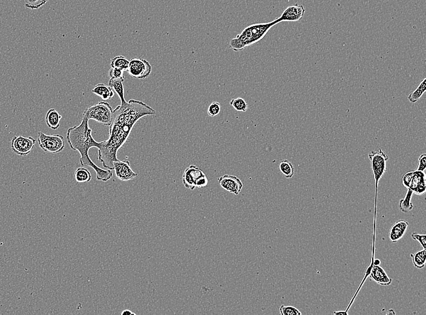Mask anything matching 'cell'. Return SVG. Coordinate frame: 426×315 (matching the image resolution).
I'll list each match as a JSON object with an SVG mask.
<instances>
[{
  "label": "cell",
  "instance_id": "obj_14",
  "mask_svg": "<svg viewBox=\"0 0 426 315\" xmlns=\"http://www.w3.org/2000/svg\"><path fill=\"white\" fill-rule=\"evenodd\" d=\"M409 222L405 220H400L392 225L389 231V239L393 243L400 240L405 236L409 227Z\"/></svg>",
  "mask_w": 426,
  "mask_h": 315
},
{
  "label": "cell",
  "instance_id": "obj_10",
  "mask_svg": "<svg viewBox=\"0 0 426 315\" xmlns=\"http://www.w3.org/2000/svg\"><path fill=\"white\" fill-rule=\"evenodd\" d=\"M36 139L32 136H15L11 141V149L15 154L24 157L34 148Z\"/></svg>",
  "mask_w": 426,
  "mask_h": 315
},
{
  "label": "cell",
  "instance_id": "obj_23",
  "mask_svg": "<svg viewBox=\"0 0 426 315\" xmlns=\"http://www.w3.org/2000/svg\"><path fill=\"white\" fill-rule=\"evenodd\" d=\"M130 60L126 58L124 56H117L111 61L110 66L111 68H117L123 71H127Z\"/></svg>",
  "mask_w": 426,
  "mask_h": 315
},
{
  "label": "cell",
  "instance_id": "obj_18",
  "mask_svg": "<svg viewBox=\"0 0 426 315\" xmlns=\"http://www.w3.org/2000/svg\"><path fill=\"white\" fill-rule=\"evenodd\" d=\"M92 93L102 98L105 101L111 100L114 96V92L112 90L110 86L105 84H98L92 90Z\"/></svg>",
  "mask_w": 426,
  "mask_h": 315
},
{
  "label": "cell",
  "instance_id": "obj_33",
  "mask_svg": "<svg viewBox=\"0 0 426 315\" xmlns=\"http://www.w3.org/2000/svg\"><path fill=\"white\" fill-rule=\"evenodd\" d=\"M333 315H347V312L341 311V312H334L333 313Z\"/></svg>",
  "mask_w": 426,
  "mask_h": 315
},
{
  "label": "cell",
  "instance_id": "obj_5",
  "mask_svg": "<svg viewBox=\"0 0 426 315\" xmlns=\"http://www.w3.org/2000/svg\"><path fill=\"white\" fill-rule=\"evenodd\" d=\"M182 183L185 188L193 191L196 188H203L208 185V179L203 171L195 165L190 166L185 170L182 176Z\"/></svg>",
  "mask_w": 426,
  "mask_h": 315
},
{
  "label": "cell",
  "instance_id": "obj_1",
  "mask_svg": "<svg viewBox=\"0 0 426 315\" xmlns=\"http://www.w3.org/2000/svg\"><path fill=\"white\" fill-rule=\"evenodd\" d=\"M156 114V110L150 105L135 100H130L115 108L109 137L107 140L103 141L98 149L99 160L105 168L114 169L113 163L119 161L117 158V152L127 141L136 122L143 117Z\"/></svg>",
  "mask_w": 426,
  "mask_h": 315
},
{
  "label": "cell",
  "instance_id": "obj_17",
  "mask_svg": "<svg viewBox=\"0 0 426 315\" xmlns=\"http://www.w3.org/2000/svg\"><path fill=\"white\" fill-rule=\"evenodd\" d=\"M61 119L62 116L55 108H50L46 113V124L47 126L53 130H57L60 127Z\"/></svg>",
  "mask_w": 426,
  "mask_h": 315
},
{
  "label": "cell",
  "instance_id": "obj_11",
  "mask_svg": "<svg viewBox=\"0 0 426 315\" xmlns=\"http://www.w3.org/2000/svg\"><path fill=\"white\" fill-rule=\"evenodd\" d=\"M218 183L226 191L235 195H239L243 188V183L234 175H225L218 179Z\"/></svg>",
  "mask_w": 426,
  "mask_h": 315
},
{
  "label": "cell",
  "instance_id": "obj_6",
  "mask_svg": "<svg viewBox=\"0 0 426 315\" xmlns=\"http://www.w3.org/2000/svg\"><path fill=\"white\" fill-rule=\"evenodd\" d=\"M371 161V169L377 188L378 183L385 175L387 171V162L389 160L388 155L380 148L378 151H372L368 155Z\"/></svg>",
  "mask_w": 426,
  "mask_h": 315
},
{
  "label": "cell",
  "instance_id": "obj_4",
  "mask_svg": "<svg viewBox=\"0 0 426 315\" xmlns=\"http://www.w3.org/2000/svg\"><path fill=\"white\" fill-rule=\"evenodd\" d=\"M89 119L110 126L113 121V110L107 102H102L86 108L83 113Z\"/></svg>",
  "mask_w": 426,
  "mask_h": 315
},
{
  "label": "cell",
  "instance_id": "obj_22",
  "mask_svg": "<svg viewBox=\"0 0 426 315\" xmlns=\"http://www.w3.org/2000/svg\"><path fill=\"white\" fill-rule=\"evenodd\" d=\"M414 266L417 269H422L426 263V250L423 249L411 255Z\"/></svg>",
  "mask_w": 426,
  "mask_h": 315
},
{
  "label": "cell",
  "instance_id": "obj_30",
  "mask_svg": "<svg viewBox=\"0 0 426 315\" xmlns=\"http://www.w3.org/2000/svg\"><path fill=\"white\" fill-rule=\"evenodd\" d=\"M124 71L119 69L111 68L109 71V76L111 79H119L120 77H124Z\"/></svg>",
  "mask_w": 426,
  "mask_h": 315
},
{
  "label": "cell",
  "instance_id": "obj_26",
  "mask_svg": "<svg viewBox=\"0 0 426 315\" xmlns=\"http://www.w3.org/2000/svg\"><path fill=\"white\" fill-rule=\"evenodd\" d=\"M48 0H25V6L29 9L35 10L40 9L46 3Z\"/></svg>",
  "mask_w": 426,
  "mask_h": 315
},
{
  "label": "cell",
  "instance_id": "obj_2",
  "mask_svg": "<svg viewBox=\"0 0 426 315\" xmlns=\"http://www.w3.org/2000/svg\"><path fill=\"white\" fill-rule=\"evenodd\" d=\"M92 130L89 125V119L85 115L79 125L69 128L67 132V139L70 147L77 150L81 154L80 163L85 167H92L97 173V180L106 182L113 176L111 170H105L98 167L89 157V151L92 147L99 149L103 141L97 142L92 135Z\"/></svg>",
  "mask_w": 426,
  "mask_h": 315
},
{
  "label": "cell",
  "instance_id": "obj_21",
  "mask_svg": "<svg viewBox=\"0 0 426 315\" xmlns=\"http://www.w3.org/2000/svg\"><path fill=\"white\" fill-rule=\"evenodd\" d=\"M75 178L78 183H89L92 180V175L85 167H80L76 170Z\"/></svg>",
  "mask_w": 426,
  "mask_h": 315
},
{
  "label": "cell",
  "instance_id": "obj_32",
  "mask_svg": "<svg viewBox=\"0 0 426 315\" xmlns=\"http://www.w3.org/2000/svg\"><path fill=\"white\" fill-rule=\"evenodd\" d=\"M120 315H136L135 314L133 313V312H131L130 310H125V311H123L122 312H121V314H120Z\"/></svg>",
  "mask_w": 426,
  "mask_h": 315
},
{
  "label": "cell",
  "instance_id": "obj_20",
  "mask_svg": "<svg viewBox=\"0 0 426 315\" xmlns=\"http://www.w3.org/2000/svg\"><path fill=\"white\" fill-rule=\"evenodd\" d=\"M426 79H424L418 86V88L413 93L409 95L408 99L411 103H416L419 102L420 99L426 93Z\"/></svg>",
  "mask_w": 426,
  "mask_h": 315
},
{
  "label": "cell",
  "instance_id": "obj_28",
  "mask_svg": "<svg viewBox=\"0 0 426 315\" xmlns=\"http://www.w3.org/2000/svg\"><path fill=\"white\" fill-rule=\"evenodd\" d=\"M221 110V105L219 103L213 102L209 105L208 111V115L211 117L217 116L220 113Z\"/></svg>",
  "mask_w": 426,
  "mask_h": 315
},
{
  "label": "cell",
  "instance_id": "obj_19",
  "mask_svg": "<svg viewBox=\"0 0 426 315\" xmlns=\"http://www.w3.org/2000/svg\"><path fill=\"white\" fill-rule=\"evenodd\" d=\"M414 194L413 191L408 189L405 197L400 200L399 208L402 212L408 213L409 211L413 210L414 206L413 203H412V199H413Z\"/></svg>",
  "mask_w": 426,
  "mask_h": 315
},
{
  "label": "cell",
  "instance_id": "obj_16",
  "mask_svg": "<svg viewBox=\"0 0 426 315\" xmlns=\"http://www.w3.org/2000/svg\"><path fill=\"white\" fill-rule=\"evenodd\" d=\"M124 77H120L119 79H111L109 81V86L114 92V93H116L118 96L122 105L127 103L125 101L124 98Z\"/></svg>",
  "mask_w": 426,
  "mask_h": 315
},
{
  "label": "cell",
  "instance_id": "obj_13",
  "mask_svg": "<svg viewBox=\"0 0 426 315\" xmlns=\"http://www.w3.org/2000/svg\"><path fill=\"white\" fill-rule=\"evenodd\" d=\"M305 9L303 5H294L289 6L282 13L280 17L276 19L277 23L282 22H296L301 20L304 16Z\"/></svg>",
  "mask_w": 426,
  "mask_h": 315
},
{
  "label": "cell",
  "instance_id": "obj_9",
  "mask_svg": "<svg viewBox=\"0 0 426 315\" xmlns=\"http://www.w3.org/2000/svg\"><path fill=\"white\" fill-rule=\"evenodd\" d=\"M152 68L150 63L142 58H134L130 60L127 72L134 79L142 80L150 76Z\"/></svg>",
  "mask_w": 426,
  "mask_h": 315
},
{
  "label": "cell",
  "instance_id": "obj_8",
  "mask_svg": "<svg viewBox=\"0 0 426 315\" xmlns=\"http://www.w3.org/2000/svg\"><path fill=\"white\" fill-rule=\"evenodd\" d=\"M402 184L406 189H410L414 194L425 195L426 191V175L424 172H409L403 176Z\"/></svg>",
  "mask_w": 426,
  "mask_h": 315
},
{
  "label": "cell",
  "instance_id": "obj_12",
  "mask_svg": "<svg viewBox=\"0 0 426 315\" xmlns=\"http://www.w3.org/2000/svg\"><path fill=\"white\" fill-rule=\"evenodd\" d=\"M113 166L116 177L120 181L132 180L138 176V174L131 169L130 163L128 161H115L113 163Z\"/></svg>",
  "mask_w": 426,
  "mask_h": 315
},
{
  "label": "cell",
  "instance_id": "obj_25",
  "mask_svg": "<svg viewBox=\"0 0 426 315\" xmlns=\"http://www.w3.org/2000/svg\"><path fill=\"white\" fill-rule=\"evenodd\" d=\"M229 105L237 111L245 112L248 108L247 103L245 102L244 99H242V98L232 99L230 103H229Z\"/></svg>",
  "mask_w": 426,
  "mask_h": 315
},
{
  "label": "cell",
  "instance_id": "obj_15",
  "mask_svg": "<svg viewBox=\"0 0 426 315\" xmlns=\"http://www.w3.org/2000/svg\"><path fill=\"white\" fill-rule=\"evenodd\" d=\"M371 280L381 286H389L392 280L380 265H374L370 275Z\"/></svg>",
  "mask_w": 426,
  "mask_h": 315
},
{
  "label": "cell",
  "instance_id": "obj_3",
  "mask_svg": "<svg viewBox=\"0 0 426 315\" xmlns=\"http://www.w3.org/2000/svg\"><path fill=\"white\" fill-rule=\"evenodd\" d=\"M277 24L278 23L275 19L269 23L249 25L236 37L232 39L229 43V47L235 52L242 51L246 47L253 45L261 41L269 30Z\"/></svg>",
  "mask_w": 426,
  "mask_h": 315
},
{
  "label": "cell",
  "instance_id": "obj_29",
  "mask_svg": "<svg viewBox=\"0 0 426 315\" xmlns=\"http://www.w3.org/2000/svg\"><path fill=\"white\" fill-rule=\"evenodd\" d=\"M412 238L414 239V240L417 241L419 242L421 246L423 247V249H426V235H421V234H418L416 232L412 234L411 235Z\"/></svg>",
  "mask_w": 426,
  "mask_h": 315
},
{
  "label": "cell",
  "instance_id": "obj_24",
  "mask_svg": "<svg viewBox=\"0 0 426 315\" xmlns=\"http://www.w3.org/2000/svg\"><path fill=\"white\" fill-rule=\"evenodd\" d=\"M279 169L285 178L290 179L294 175V167L293 164L287 160H283L279 164Z\"/></svg>",
  "mask_w": 426,
  "mask_h": 315
},
{
  "label": "cell",
  "instance_id": "obj_27",
  "mask_svg": "<svg viewBox=\"0 0 426 315\" xmlns=\"http://www.w3.org/2000/svg\"><path fill=\"white\" fill-rule=\"evenodd\" d=\"M280 314L281 315H301L302 313L298 309L293 306H285L282 305L279 309Z\"/></svg>",
  "mask_w": 426,
  "mask_h": 315
},
{
  "label": "cell",
  "instance_id": "obj_7",
  "mask_svg": "<svg viewBox=\"0 0 426 315\" xmlns=\"http://www.w3.org/2000/svg\"><path fill=\"white\" fill-rule=\"evenodd\" d=\"M38 141L42 150L52 154L62 152L65 147V141L61 135H48L39 131Z\"/></svg>",
  "mask_w": 426,
  "mask_h": 315
},
{
  "label": "cell",
  "instance_id": "obj_31",
  "mask_svg": "<svg viewBox=\"0 0 426 315\" xmlns=\"http://www.w3.org/2000/svg\"><path fill=\"white\" fill-rule=\"evenodd\" d=\"M426 168V153H423V154L420 155V157L419 159V165H418L416 171L420 172H425Z\"/></svg>",
  "mask_w": 426,
  "mask_h": 315
}]
</instances>
